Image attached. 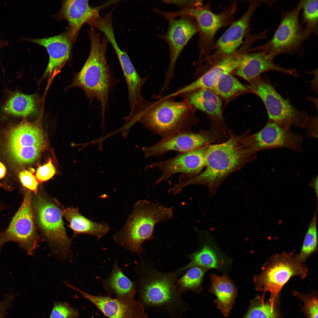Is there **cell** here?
I'll use <instances>...</instances> for the list:
<instances>
[{"mask_svg":"<svg viewBox=\"0 0 318 318\" xmlns=\"http://www.w3.org/2000/svg\"><path fill=\"white\" fill-rule=\"evenodd\" d=\"M246 133L238 135L228 130L226 141L209 145L205 154V170L186 182L176 184L177 190L181 192L188 186L201 185L208 188L210 196L215 195L228 177L256 158L258 151L245 147L243 139Z\"/></svg>","mask_w":318,"mask_h":318,"instance_id":"6da1fadb","label":"cell"},{"mask_svg":"<svg viewBox=\"0 0 318 318\" xmlns=\"http://www.w3.org/2000/svg\"><path fill=\"white\" fill-rule=\"evenodd\" d=\"M89 35V56L81 69L76 74L71 85L82 88L90 102L95 100L99 102L103 123L109 92L114 80L106 58L107 39L94 28H90Z\"/></svg>","mask_w":318,"mask_h":318,"instance_id":"7a4b0ae2","label":"cell"},{"mask_svg":"<svg viewBox=\"0 0 318 318\" xmlns=\"http://www.w3.org/2000/svg\"><path fill=\"white\" fill-rule=\"evenodd\" d=\"M162 97L147 101L133 116L144 126L162 138L171 136L191 126L198 121L195 110L186 99L174 101Z\"/></svg>","mask_w":318,"mask_h":318,"instance_id":"3957f363","label":"cell"},{"mask_svg":"<svg viewBox=\"0 0 318 318\" xmlns=\"http://www.w3.org/2000/svg\"><path fill=\"white\" fill-rule=\"evenodd\" d=\"M173 215L172 207L140 200L133 205L125 224L115 237L122 240L130 250L140 253L142 243L151 238L155 225L170 220Z\"/></svg>","mask_w":318,"mask_h":318,"instance_id":"277c9868","label":"cell"},{"mask_svg":"<svg viewBox=\"0 0 318 318\" xmlns=\"http://www.w3.org/2000/svg\"><path fill=\"white\" fill-rule=\"evenodd\" d=\"M308 271L307 266L299 261L297 254L294 252L276 253L263 265L260 273L254 276L255 288L263 292V297L266 292H269V302L274 308L279 292L289 279L298 276L304 279Z\"/></svg>","mask_w":318,"mask_h":318,"instance_id":"5b68a950","label":"cell"},{"mask_svg":"<svg viewBox=\"0 0 318 318\" xmlns=\"http://www.w3.org/2000/svg\"><path fill=\"white\" fill-rule=\"evenodd\" d=\"M302 1L292 10L283 13L273 37L264 44L253 48V51L263 52L274 58L281 54L304 55V43L311 34L300 23Z\"/></svg>","mask_w":318,"mask_h":318,"instance_id":"8992f818","label":"cell"},{"mask_svg":"<svg viewBox=\"0 0 318 318\" xmlns=\"http://www.w3.org/2000/svg\"><path fill=\"white\" fill-rule=\"evenodd\" d=\"M6 134V146L7 154L11 160L18 165L34 162L46 146L44 132L36 122L23 120L11 127Z\"/></svg>","mask_w":318,"mask_h":318,"instance_id":"52a82bcc","label":"cell"},{"mask_svg":"<svg viewBox=\"0 0 318 318\" xmlns=\"http://www.w3.org/2000/svg\"><path fill=\"white\" fill-rule=\"evenodd\" d=\"M236 2L232 3L219 14L213 13L207 4L176 11H167L165 15L168 20L188 16L195 20L199 34L198 46L200 53L202 56L206 57L209 55L217 32L232 22L236 12Z\"/></svg>","mask_w":318,"mask_h":318,"instance_id":"ba28073f","label":"cell"},{"mask_svg":"<svg viewBox=\"0 0 318 318\" xmlns=\"http://www.w3.org/2000/svg\"><path fill=\"white\" fill-rule=\"evenodd\" d=\"M253 93L258 96L266 107L269 120L286 129L292 126L304 128L309 117L283 98L269 80L260 76L250 81Z\"/></svg>","mask_w":318,"mask_h":318,"instance_id":"9c48e42d","label":"cell"},{"mask_svg":"<svg viewBox=\"0 0 318 318\" xmlns=\"http://www.w3.org/2000/svg\"><path fill=\"white\" fill-rule=\"evenodd\" d=\"M227 138L225 131L211 126L209 130H202L197 133L187 130L181 131L162 138L153 145L143 147V151L147 158L158 157L170 151H191L206 145L221 143Z\"/></svg>","mask_w":318,"mask_h":318,"instance_id":"30bf717a","label":"cell"},{"mask_svg":"<svg viewBox=\"0 0 318 318\" xmlns=\"http://www.w3.org/2000/svg\"><path fill=\"white\" fill-rule=\"evenodd\" d=\"M32 192H26L23 202L9 226L0 234V245L9 241L17 243L28 255L33 254L39 238L34 223Z\"/></svg>","mask_w":318,"mask_h":318,"instance_id":"8fae6325","label":"cell"},{"mask_svg":"<svg viewBox=\"0 0 318 318\" xmlns=\"http://www.w3.org/2000/svg\"><path fill=\"white\" fill-rule=\"evenodd\" d=\"M33 207L37 223L43 234L55 252L66 257L70 252L71 241L66 232L62 211L41 197L34 200Z\"/></svg>","mask_w":318,"mask_h":318,"instance_id":"7c38bea8","label":"cell"},{"mask_svg":"<svg viewBox=\"0 0 318 318\" xmlns=\"http://www.w3.org/2000/svg\"><path fill=\"white\" fill-rule=\"evenodd\" d=\"M249 131L243 139L246 148L259 152L275 148H284L297 153L303 151L302 137L291 129H286L268 120L259 131L251 135Z\"/></svg>","mask_w":318,"mask_h":318,"instance_id":"4fadbf2b","label":"cell"},{"mask_svg":"<svg viewBox=\"0 0 318 318\" xmlns=\"http://www.w3.org/2000/svg\"><path fill=\"white\" fill-rule=\"evenodd\" d=\"M168 21L167 30L158 35L159 38L167 43L170 52L169 64L162 87L164 90L168 89L174 76L175 65L180 53L190 40L198 32L196 21L190 16H182Z\"/></svg>","mask_w":318,"mask_h":318,"instance_id":"5bb4252c","label":"cell"},{"mask_svg":"<svg viewBox=\"0 0 318 318\" xmlns=\"http://www.w3.org/2000/svg\"><path fill=\"white\" fill-rule=\"evenodd\" d=\"M209 145L182 153L170 159L152 163L148 165L146 169L156 168L161 172V176L155 181L154 185L178 173L182 174L179 183L186 182L197 176L205 167V154Z\"/></svg>","mask_w":318,"mask_h":318,"instance_id":"9a60e30c","label":"cell"},{"mask_svg":"<svg viewBox=\"0 0 318 318\" xmlns=\"http://www.w3.org/2000/svg\"><path fill=\"white\" fill-rule=\"evenodd\" d=\"M250 44L245 42L234 53L225 57L203 69L205 71L194 81L172 93L174 97L202 89H211L224 75L233 73L240 64L244 55L249 52Z\"/></svg>","mask_w":318,"mask_h":318,"instance_id":"2e32d148","label":"cell"},{"mask_svg":"<svg viewBox=\"0 0 318 318\" xmlns=\"http://www.w3.org/2000/svg\"><path fill=\"white\" fill-rule=\"evenodd\" d=\"M261 5L259 0L251 1L245 13L233 23L219 38L214 47V52L204 57L205 62L212 64L235 52L249 31L251 18L256 9Z\"/></svg>","mask_w":318,"mask_h":318,"instance_id":"e0dca14e","label":"cell"},{"mask_svg":"<svg viewBox=\"0 0 318 318\" xmlns=\"http://www.w3.org/2000/svg\"><path fill=\"white\" fill-rule=\"evenodd\" d=\"M172 276L159 273L150 275L142 286L140 294L143 302L153 306L172 303L177 294L175 280Z\"/></svg>","mask_w":318,"mask_h":318,"instance_id":"ac0fdd59","label":"cell"},{"mask_svg":"<svg viewBox=\"0 0 318 318\" xmlns=\"http://www.w3.org/2000/svg\"><path fill=\"white\" fill-rule=\"evenodd\" d=\"M72 289L80 293L110 318H147L142 304L134 299L122 300L116 298L91 295L74 286Z\"/></svg>","mask_w":318,"mask_h":318,"instance_id":"d6986e66","label":"cell"},{"mask_svg":"<svg viewBox=\"0 0 318 318\" xmlns=\"http://www.w3.org/2000/svg\"><path fill=\"white\" fill-rule=\"evenodd\" d=\"M249 52L243 56L241 63L233 72L235 74L250 82L260 75L262 73L269 71H275L294 77L297 76L294 69L283 68L276 64L274 58L260 52Z\"/></svg>","mask_w":318,"mask_h":318,"instance_id":"ffe728a7","label":"cell"},{"mask_svg":"<svg viewBox=\"0 0 318 318\" xmlns=\"http://www.w3.org/2000/svg\"><path fill=\"white\" fill-rule=\"evenodd\" d=\"M195 110L206 113L211 126L227 130L223 118L222 102L219 96L210 89L196 90L182 95Z\"/></svg>","mask_w":318,"mask_h":318,"instance_id":"44dd1931","label":"cell"},{"mask_svg":"<svg viewBox=\"0 0 318 318\" xmlns=\"http://www.w3.org/2000/svg\"><path fill=\"white\" fill-rule=\"evenodd\" d=\"M69 38L65 34L46 38H20L21 41L34 43L45 47L49 56L47 67L44 73L45 76L50 75L57 71L68 59L70 52Z\"/></svg>","mask_w":318,"mask_h":318,"instance_id":"7402d4cb","label":"cell"},{"mask_svg":"<svg viewBox=\"0 0 318 318\" xmlns=\"http://www.w3.org/2000/svg\"><path fill=\"white\" fill-rule=\"evenodd\" d=\"M38 100L35 95H27L18 90L5 89L0 100V112L14 117H24L38 112Z\"/></svg>","mask_w":318,"mask_h":318,"instance_id":"603a6c76","label":"cell"},{"mask_svg":"<svg viewBox=\"0 0 318 318\" xmlns=\"http://www.w3.org/2000/svg\"><path fill=\"white\" fill-rule=\"evenodd\" d=\"M104 6L94 7L90 6L88 0L65 1L62 8V13L68 21L70 27L69 35L72 38L77 34L85 23H89L97 15Z\"/></svg>","mask_w":318,"mask_h":318,"instance_id":"cb8c5ba5","label":"cell"},{"mask_svg":"<svg viewBox=\"0 0 318 318\" xmlns=\"http://www.w3.org/2000/svg\"><path fill=\"white\" fill-rule=\"evenodd\" d=\"M112 46L118 57L126 83L129 105H134L143 98L141 90L148 77H142L139 75L127 54L120 48L117 43L113 44Z\"/></svg>","mask_w":318,"mask_h":318,"instance_id":"d4e9b609","label":"cell"},{"mask_svg":"<svg viewBox=\"0 0 318 318\" xmlns=\"http://www.w3.org/2000/svg\"><path fill=\"white\" fill-rule=\"evenodd\" d=\"M211 284L210 292L216 297L214 303L225 317H228L235 303L237 294L232 281L226 276H210Z\"/></svg>","mask_w":318,"mask_h":318,"instance_id":"484cf974","label":"cell"},{"mask_svg":"<svg viewBox=\"0 0 318 318\" xmlns=\"http://www.w3.org/2000/svg\"><path fill=\"white\" fill-rule=\"evenodd\" d=\"M62 215L69 223L75 235L87 234L100 238L108 232L110 227L105 222L98 223L80 213L77 208H68L62 211Z\"/></svg>","mask_w":318,"mask_h":318,"instance_id":"4316f807","label":"cell"},{"mask_svg":"<svg viewBox=\"0 0 318 318\" xmlns=\"http://www.w3.org/2000/svg\"><path fill=\"white\" fill-rule=\"evenodd\" d=\"M106 284L108 288L115 294L116 298L122 300L134 299L135 290L134 284L116 265Z\"/></svg>","mask_w":318,"mask_h":318,"instance_id":"83f0119b","label":"cell"},{"mask_svg":"<svg viewBox=\"0 0 318 318\" xmlns=\"http://www.w3.org/2000/svg\"><path fill=\"white\" fill-rule=\"evenodd\" d=\"M211 89L226 100L244 93H253L250 86L243 84L231 73L222 77Z\"/></svg>","mask_w":318,"mask_h":318,"instance_id":"f1b7e54d","label":"cell"},{"mask_svg":"<svg viewBox=\"0 0 318 318\" xmlns=\"http://www.w3.org/2000/svg\"><path fill=\"white\" fill-rule=\"evenodd\" d=\"M317 218L315 215L305 235L299 253L297 254L299 261L304 263L317 250L318 242Z\"/></svg>","mask_w":318,"mask_h":318,"instance_id":"f546056e","label":"cell"},{"mask_svg":"<svg viewBox=\"0 0 318 318\" xmlns=\"http://www.w3.org/2000/svg\"><path fill=\"white\" fill-rule=\"evenodd\" d=\"M190 263L182 269L197 266L206 270L218 267L216 254L209 247L205 246L199 251L191 254Z\"/></svg>","mask_w":318,"mask_h":318,"instance_id":"4dcf8cb0","label":"cell"},{"mask_svg":"<svg viewBox=\"0 0 318 318\" xmlns=\"http://www.w3.org/2000/svg\"><path fill=\"white\" fill-rule=\"evenodd\" d=\"M244 318H279L276 307L272 308L269 302H265L264 297L258 296L251 302Z\"/></svg>","mask_w":318,"mask_h":318,"instance_id":"1f68e13d","label":"cell"},{"mask_svg":"<svg viewBox=\"0 0 318 318\" xmlns=\"http://www.w3.org/2000/svg\"><path fill=\"white\" fill-rule=\"evenodd\" d=\"M303 22L306 24L305 28L311 34H317L318 1L302 0Z\"/></svg>","mask_w":318,"mask_h":318,"instance_id":"d6a6232c","label":"cell"},{"mask_svg":"<svg viewBox=\"0 0 318 318\" xmlns=\"http://www.w3.org/2000/svg\"><path fill=\"white\" fill-rule=\"evenodd\" d=\"M190 268L179 280L178 283L181 287L184 288L195 289L200 285L206 270L197 266Z\"/></svg>","mask_w":318,"mask_h":318,"instance_id":"836d02e7","label":"cell"},{"mask_svg":"<svg viewBox=\"0 0 318 318\" xmlns=\"http://www.w3.org/2000/svg\"><path fill=\"white\" fill-rule=\"evenodd\" d=\"M78 310L66 302H54L49 318H77Z\"/></svg>","mask_w":318,"mask_h":318,"instance_id":"e575fe53","label":"cell"},{"mask_svg":"<svg viewBox=\"0 0 318 318\" xmlns=\"http://www.w3.org/2000/svg\"><path fill=\"white\" fill-rule=\"evenodd\" d=\"M303 299L304 311L308 318H318V300L315 294L304 296L298 293Z\"/></svg>","mask_w":318,"mask_h":318,"instance_id":"d590c367","label":"cell"},{"mask_svg":"<svg viewBox=\"0 0 318 318\" xmlns=\"http://www.w3.org/2000/svg\"><path fill=\"white\" fill-rule=\"evenodd\" d=\"M56 171V169L51 160L49 159L47 163L38 167L35 177L39 182L42 183L51 178L55 174Z\"/></svg>","mask_w":318,"mask_h":318,"instance_id":"8d00e7d4","label":"cell"},{"mask_svg":"<svg viewBox=\"0 0 318 318\" xmlns=\"http://www.w3.org/2000/svg\"><path fill=\"white\" fill-rule=\"evenodd\" d=\"M19 178L24 187L33 191L35 194L37 193L39 182L32 172L26 170H23L19 173Z\"/></svg>","mask_w":318,"mask_h":318,"instance_id":"74e56055","label":"cell"},{"mask_svg":"<svg viewBox=\"0 0 318 318\" xmlns=\"http://www.w3.org/2000/svg\"><path fill=\"white\" fill-rule=\"evenodd\" d=\"M162 2L167 4H173L177 6L180 10L202 5L201 1L196 0H163Z\"/></svg>","mask_w":318,"mask_h":318,"instance_id":"f35d334b","label":"cell"},{"mask_svg":"<svg viewBox=\"0 0 318 318\" xmlns=\"http://www.w3.org/2000/svg\"><path fill=\"white\" fill-rule=\"evenodd\" d=\"M305 132L309 136L314 138H318L317 118L309 116L304 128Z\"/></svg>","mask_w":318,"mask_h":318,"instance_id":"ab89813d","label":"cell"},{"mask_svg":"<svg viewBox=\"0 0 318 318\" xmlns=\"http://www.w3.org/2000/svg\"><path fill=\"white\" fill-rule=\"evenodd\" d=\"M15 298L14 294H9L6 295L4 298L0 301V318H5L7 311L11 306Z\"/></svg>","mask_w":318,"mask_h":318,"instance_id":"60d3db41","label":"cell"},{"mask_svg":"<svg viewBox=\"0 0 318 318\" xmlns=\"http://www.w3.org/2000/svg\"><path fill=\"white\" fill-rule=\"evenodd\" d=\"M318 177L317 176L313 178L310 184L311 186H312L314 189L317 196H318Z\"/></svg>","mask_w":318,"mask_h":318,"instance_id":"b9f144b4","label":"cell"},{"mask_svg":"<svg viewBox=\"0 0 318 318\" xmlns=\"http://www.w3.org/2000/svg\"><path fill=\"white\" fill-rule=\"evenodd\" d=\"M1 33L0 32V49L4 48L7 46L9 44V42L8 40H4L2 39L1 38ZM0 65L2 68H3V66L0 59Z\"/></svg>","mask_w":318,"mask_h":318,"instance_id":"7bdbcfd3","label":"cell"},{"mask_svg":"<svg viewBox=\"0 0 318 318\" xmlns=\"http://www.w3.org/2000/svg\"><path fill=\"white\" fill-rule=\"evenodd\" d=\"M6 171V169L5 166L0 162V179L5 176Z\"/></svg>","mask_w":318,"mask_h":318,"instance_id":"ee69618b","label":"cell"},{"mask_svg":"<svg viewBox=\"0 0 318 318\" xmlns=\"http://www.w3.org/2000/svg\"><path fill=\"white\" fill-rule=\"evenodd\" d=\"M1 246L0 245V249H1Z\"/></svg>","mask_w":318,"mask_h":318,"instance_id":"f6af8a7d","label":"cell"}]
</instances>
